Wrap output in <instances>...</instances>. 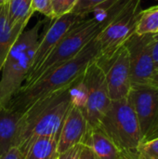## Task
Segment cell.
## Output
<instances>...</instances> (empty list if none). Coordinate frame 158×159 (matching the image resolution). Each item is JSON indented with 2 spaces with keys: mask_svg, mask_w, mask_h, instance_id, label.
<instances>
[{
  "mask_svg": "<svg viewBox=\"0 0 158 159\" xmlns=\"http://www.w3.org/2000/svg\"><path fill=\"white\" fill-rule=\"evenodd\" d=\"M137 159H143V158H141V157H137Z\"/></svg>",
  "mask_w": 158,
  "mask_h": 159,
  "instance_id": "obj_31",
  "label": "cell"
},
{
  "mask_svg": "<svg viewBox=\"0 0 158 159\" xmlns=\"http://www.w3.org/2000/svg\"><path fill=\"white\" fill-rule=\"evenodd\" d=\"M83 80L88 89L85 116L89 128H98L112 100L109 96L104 72L96 61L88 65Z\"/></svg>",
  "mask_w": 158,
  "mask_h": 159,
  "instance_id": "obj_7",
  "label": "cell"
},
{
  "mask_svg": "<svg viewBox=\"0 0 158 159\" xmlns=\"http://www.w3.org/2000/svg\"><path fill=\"white\" fill-rule=\"evenodd\" d=\"M142 0H130L117 17L96 36L100 56L96 61L102 65L125 46L136 28L142 13Z\"/></svg>",
  "mask_w": 158,
  "mask_h": 159,
  "instance_id": "obj_6",
  "label": "cell"
},
{
  "mask_svg": "<svg viewBox=\"0 0 158 159\" xmlns=\"http://www.w3.org/2000/svg\"><path fill=\"white\" fill-rule=\"evenodd\" d=\"M8 3L0 6V72L14 43L24 31L30 19H25L10 27L7 21Z\"/></svg>",
  "mask_w": 158,
  "mask_h": 159,
  "instance_id": "obj_15",
  "label": "cell"
},
{
  "mask_svg": "<svg viewBox=\"0 0 158 159\" xmlns=\"http://www.w3.org/2000/svg\"><path fill=\"white\" fill-rule=\"evenodd\" d=\"M156 138H158V126L144 139V141L142 143L147 142V141H151V140H154V139H156Z\"/></svg>",
  "mask_w": 158,
  "mask_h": 159,
  "instance_id": "obj_28",
  "label": "cell"
},
{
  "mask_svg": "<svg viewBox=\"0 0 158 159\" xmlns=\"http://www.w3.org/2000/svg\"><path fill=\"white\" fill-rule=\"evenodd\" d=\"M8 2H9V0H0V6L5 5V4H7V3H8Z\"/></svg>",
  "mask_w": 158,
  "mask_h": 159,
  "instance_id": "obj_30",
  "label": "cell"
},
{
  "mask_svg": "<svg viewBox=\"0 0 158 159\" xmlns=\"http://www.w3.org/2000/svg\"><path fill=\"white\" fill-rule=\"evenodd\" d=\"M127 100L132 108L144 139L158 126V90L151 84L132 85Z\"/></svg>",
  "mask_w": 158,
  "mask_h": 159,
  "instance_id": "obj_8",
  "label": "cell"
},
{
  "mask_svg": "<svg viewBox=\"0 0 158 159\" xmlns=\"http://www.w3.org/2000/svg\"><path fill=\"white\" fill-rule=\"evenodd\" d=\"M80 147H81V145H77V146H74L63 153L59 154L57 159H78Z\"/></svg>",
  "mask_w": 158,
  "mask_h": 159,
  "instance_id": "obj_25",
  "label": "cell"
},
{
  "mask_svg": "<svg viewBox=\"0 0 158 159\" xmlns=\"http://www.w3.org/2000/svg\"><path fill=\"white\" fill-rule=\"evenodd\" d=\"M109 0H78L71 13L86 17L88 16L95 7L107 2Z\"/></svg>",
  "mask_w": 158,
  "mask_h": 159,
  "instance_id": "obj_20",
  "label": "cell"
},
{
  "mask_svg": "<svg viewBox=\"0 0 158 159\" xmlns=\"http://www.w3.org/2000/svg\"><path fill=\"white\" fill-rule=\"evenodd\" d=\"M138 34H158V6L142 10L136 28Z\"/></svg>",
  "mask_w": 158,
  "mask_h": 159,
  "instance_id": "obj_18",
  "label": "cell"
},
{
  "mask_svg": "<svg viewBox=\"0 0 158 159\" xmlns=\"http://www.w3.org/2000/svg\"><path fill=\"white\" fill-rule=\"evenodd\" d=\"M88 129L89 127L84 113L71 105L61 128L58 153L61 154L74 146L83 144Z\"/></svg>",
  "mask_w": 158,
  "mask_h": 159,
  "instance_id": "obj_12",
  "label": "cell"
},
{
  "mask_svg": "<svg viewBox=\"0 0 158 159\" xmlns=\"http://www.w3.org/2000/svg\"><path fill=\"white\" fill-rule=\"evenodd\" d=\"M85 18L86 17L75 15L73 13H67L55 19L50 27L46 32L43 38L39 39L34 53L33 65L28 75L33 74L43 63V61L47 58V56L52 52V50L57 47V45L71 30V28Z\"/></svg>",
  "mask_w": 158,
  "mask_h": 159,
  "instance_id": "obj_11",
  "label": "cell"
},
{
  "mask_svg": "<svg viewBox=\"0 0 158 159\" xmlns=\"http://www.w3.org/2000/svg\"><path fill=\"white\" fill-rule=\"evenodd\" d=\"M149 84H151L152 86H154L155 88H156L158 90V71L156 72V74L154 75V76H153V78L151 79V81H150Z\"/></svg>",
  "mask_w": 158,
  "mask_h": 159,
  "instance_id": "obj_29",
  "label": "cell"
},
{
  "mask_svg": "<svg viewBox=\"0 0 158 159\" xmlns=\"http://www.w3.org/2000/svg\"><path fill=\"white\" fill-rule=\"evenodd\" d=\"M40 26L41 21L32 29L24 30L7 56L0 72V108L9 105L29 75L40 39L38 34Z\"/></svg>",
  "mask_w": 158,
  "mask_h": 159,
  "instance_id": "obj_3",
  "label": "cell"
},
{
  "mask_svg": "<svg viewBox=\"0 0 158 159\" xmlns=\"http://www.w3.org/2000/svg\"><path fill=\"white\" fill-rule=\"evenodd\" d=\"M102 30V27L101 24L92 17L89 19L85 18L75 23L43 63L33 74L27 76L22 88L32 85L56 67L76 56L88 43L100 34Z\"/></svg>",
  "mask_w": 158,
  "mask_h": 159,
  "instance_id": "obj_5",
  "label": "cell"
},
{
  "mask_svg": "<svg viewBox=\"0 0 158 159\" xmlns=\"http://www.w3.org/2000/svg\"><path fill=\"white\" fill-rule=\"evenodd\" d=\"M98 128L127 156L137 159L142 137L137 117L127 98L112 101Z\"/></svg>",
  "mask_w": 158,
  "mask_h": 159,
  "instance_id": "obj_4",
  "label": "cell"
},
{
  "mask_svg": "<svg viewBox=\"0 0 158 159\" xmlns=\"http://www.w3.org/2000/svg\"><path fill=\"white\" fill-rule=\"evenodd\" d=\"M138 157L143 159H158V138L142 143L138 148Z\"/></svg>",
  "mask_w": 158,
  "mask_h": 159,
  "instance_id": "obj_21",
  "label": "cell"
},
{
  "mask_svg": "<svg viewBox=\"0 0 158 159\" xmlns=\"http://www.w3.org/2000/svg\"><path fill=\"white\" fill-rule=\"evenodd\" d=\"M100 52L94 37L74 58L53 69L32 85L20 89L7 107L24 113L38 100L69 87L81 77L88 65L99 59Z\"/></svg>",
  "mask_w": 158,
  "mask_h": 159,
  "instance_id": "obj_1",
  "label": "cell"
},
{
  "mask_svg": "<svg viewBox=\"0 0 158 159\" xmlns=\"http://www.w3.org/2000/svg\"><path fill=\"white\" fill-rule=\"evenodd\" d=\"M59 136H42L31 143L24 159H56Z\"/></svg>",
  "mask_w": 158,
  "mask_h": 159,
  "instance_id": "obj_16",
  "label": "cell"
},
{
  "mask_svg": "<svg viewBox=\"0 0 158 159\" xmlns=\"http://www.w3.org/2000/svg\"><path fill=\"white\" fill-rule=\"evenodd\" d=\"M89 146L101 159L130 158L99 128H89L84 143Z\"/></svg>",
  "mask_w": 158,
  "mask_h": 159,
  "instance_id": "obj_14",
  "label": "cell"
},
{
  "mask_svg": "<svg viewBox=\"0 0 158 159\" xmlns=\"http://www.w3.org/2000/svg\"><path fill=\"white\" fill-rule=\"evenodd\" d=\"M32 0H9L7 21L10 27L25 19H31L34 11L31 8Z\"/></svg>",
  "mask_w": 158,
  "mask_h": 159,
  "instance_id": "obj_17",
  "label": "cell"
},
{
  "mask_svg": "<svg viewBox=\"0 0 158 159\" xmlns=\"http://www.w3.org/2000/svg\"><path fill=\"white\" fill-rule=\"evenodd\" d=\"M83 75L75 80L69 87V94L71 104L80 109L85 115V110L88 102V89L83 80Z\"/></svg>",
  "mask_w": 158,
  "mask_h": 159,
  "instance_id": "obj_19",
  "label": "cell"
},
{
  "mask_svg": "<svg viewBox=\"0 0 158 159\" xmlns=\"http://www.w3.org/2000/svg\"><path fill=\"white\" fill-rule=\"evenodd\" d=\"M153 35L134 33L125 44L129 59L131 86L149 84L156 72L151 52Z\"/></svg>",
  "mask_w": 158,
  "mask_h": 159,
  "instance_id": "obj_9",
  "label": "cell"
},
{
  "mask_svg": "<svg viewBox=\"0 0 158 159\" xmlns=\"http://www.w3.org/2000/svg\"><path fill=\"white\" fill-rule=\"evenodd\" d=\"M1 159H24V156L18 147H14L5 154Z\"/></svg>",
  "mask_w": 158,
  "mask_h": 159,
  "instance_id": "obj_27",
  "label": "cell"
},
{
  "mask_svg": "<svg viewBox=\"0 0 158 159\" xmlns=\"http://www.w3.org/2000/svg\"><path fill=\"white\" fill-rule=\"evenodd\" d=\"M56 159H57V158H56Z\"/></svg>",
  "mask_w": 158,
  "mask_h": 159,
  "instance_id": "obj_32",
  "label": "cell"
},
{
  "mask_svg": "<svg viewBox=\"0 0 158 159\" xmlns=\"http://www.w3.org/2000/svg\"><path fill=\"white\" fill-rule=\"evenodd\" d=\"M22 113L9 107L0 108V159L10 149L18 147Z\"/></svg>",
  "mask_w": 158,
  "mask_h": 159,
  "instance_id": "obj_13",
  "label": "cell"
},
{
  "mask_svg": "<svg viewBox=\"0 0 158 159\" xmlns=\"http://www.w3.org/2000/svg\"><path fill=\"white\" fill-rule=\"evenodd\" d=\"M69 87L38 100L22 114L18 148L23 156L35 139L60 135L61 125L72 105Z\"/></svg>",
  "mask_w": 158,
  "mask_h": 159,
  "instance_id": "obj_2",
  "label": "cell"
},
{
  "mask_svg": "<svg viewBox=\"0 0 158 159\" xmlns=\"http://www.w3.org/2000/svg\"><path fill=\"white\" fill-rule=\"evenodd\" d=\"M78 159H101L95 152L88 145L86 144H81L80 147V152H79V157Z\"/></svg>",
  "mask_w": 158,
  "mask_h": 159,
  "instance_id": "obj_24",
  "label": "cell"
},
{
  "mask_svg": "<svg viewBox=\"0 0 158 159\" xmlns=\"http://www.w3.org/2000/svg\"><path fill=\"white\" fill-rule=\"evenodd\" d=\"M100 66L104 72L111 100L126 99L131 89L129 59L127 48L122 47L109 61Z\"/></svg>",
  "mask_w": 158,
  "mask_h": 159,
  "instance_id": "obj_10",
  "label": "cell"
},
{
  "mask_svg": "<svg viewBox=\"0 0 158 159\" xmlns=\"http://www.w3.org/2000/svg\"><path fill=\"white\" fill-rule=\"evenodd\" d=\"M77 1L78 0H51L54 19L71 13Z\"/></svg>",
  "mask_w": 158,
  "mask_h": 159,
  "instance_id": "obj_22",
  "label": "cell"
},
{
  "mask_svg": "<svg viewBox=\"0 0 158 159\" xmlns=\"http://www.w3.org/2000/svg\"><path fill=\"white\" fill-rule=\"evenodd\" d=\"M31 8L34 12L38 11L49 19H54L51 0H32Z\"/></svg>",
  "mask_w": 158,
  "mask_h": 159,
  "instance_id": "obj_23",
  "label": "cell"
},
{
  "mask_svg": "<svg viewBox=\"0 0 158 159\" xmlns=\"http://www.w3.org/2000/svg\"><path fill=\"white\" fill-rule=\"evenodd\" d=\"M151 52L156 71H158V34L153 35L151 42Z\"/></svg>",
  "mask_w": 158,
  "mask_h": 159,
  "instance_id": "obj_26",
  "label": "cell"
}]
</instances>
